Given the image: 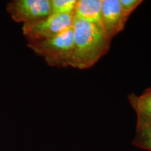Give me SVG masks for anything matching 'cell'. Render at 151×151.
I'll return each instance as SVG.
<instances>
[{
	"label": "cell",
	"instance_id": "1",
	"mask_svg": "<svg viewBox=\"0 0 151 151\" xmlns=\"http://www.w3.org/2000/svg\"><path fill=\"white\" fill-rule=\"evenodd\" d=\"M72 29L74 46L69 67L89 69L107 53L111 40L106 37L100 24L73 19Z\"/></svg>",
	"mask_w": 151,
	"mask_h": 151
},
{
	"label": "cell",
	"instance_id": "2",
	"mask_svg": "<svg viewBox=\"0 0 151 151\" xmlns=\"http://www.w3.org/2000/svg\"><path fill=\"white\" fill-rule=\"evenodd\" d=\"M73 46L72 27L50 39L37 43H28V47L38 55L43 58L49 66L60 68L69 67Z\"/></svg>",
	"mask_w": 151,
	"mask_h": 151
},
{
	"label": "cell",
	"instance_id": "3",
	"mask_svg": "<svg viewBox=\"0 0 151 151\" xmlns=\"http://www.w3.org/2000/svg\"><path fill=\"white\" fill-rule=\"evenodd\" d=\"M73 14L50 15L48 18L24 24L22 32L29 43H37L56 37L72 27Z\"/></svg>",
	"mask_w": 151,
	"mask_h": 151
},
{
	"label": "cell",
	"instance_id": "4",
	"mask_svg": "<svg viewBox=\"0 0 151 151\" xmlns=\"http://www.w3.org/2000/svg\"><path fill=\"white\" fill-rule=\"evenodd\" d=\"M6 10L13 20L24 24L45 19L50 15V0H14Z\"/></svg>",
	"mask_w": 151,
	"mask_h": 151
},
{
	"label": "cell",
	"instance_id": "5",
	"mask_svg": "<svg viewBox=\"0 0 151 151\" xmlns=\"http://www.w3.org/2000/svg\"><path fill=\"white\" fill-rule=\"evenodd\" d=\"M101 25L106 37L113 39L124 29L128 18L124 14L119 0H102Z\"/></svg>",
	"mask_w": 151,
	"mask_h": 151
},
{
	"label": "cell",
	"instance_id": "6",
	"mask_svg": "<svg viewBox=\"0 0 151 151\" xmlns=\"http://www.w3.org/2000/svg\"><path fill=\"white\" fill-rule=\"evenodd\" d=\"M102 3V0H77L73 19L100 24Z\"/></svg>",
	"mask_w": 151,
	"mask_h": 151
},
{
	"label": "cell",
	"instance_id": "7",
	"mask_svg": "<svg viewBox=\"0 0 151 151\" xmlns=\"http://www.w3.org/2000/svg\"><path fill=\"white\" fill-rule=\"evenodd\" d=\"M128 100L137 114V123L151 122V87L140 95L134 93L128 95Z\"/></svg>",
	"mask_w": 151,
	"mask_h": 151
},
{
	"label": "cell",
	"instance_id": "8",
	"mask_svg": "<svg viewBox=\"0 0 151 151\" xmlns=\"http://www.w3.org/2000/svg\"><path fill=\"white\" fill-rule=\"evenodd\" d=\"M132 144L139 148L151 151V122L137 123Z\"/></svg>",
	"mask_w": 151,
	"mask_h": 151
},
{
	"label": "cell",
	"instance_id": "9",
	"mask_svg": "<svg viewBox=\"0 0 151 151\" xmlns=\"http://www.w3.org/2000/svg\"><path fill=\"white\" fill-rule=\"evenodd\" d=\"M77 0H50V15L73 14Z\"/></svg>",
	"mask_w": 151,
	"mask_h": 151
},
{
	"label": "cell",
	"instance_id": "10",
	"mask_svg": "<svg viewBox=\"0 0 151 151\" xmlns=\"http://www.w3.org/2000/svg\"><path fill=\"white\" fill-rule=\"evenodd\" d=\"M124 15L129 18L134 11L143 2L141 0H119Z\"/></svg>",
	"mask_w": 151,
	"mask_h": 151
}]
</instances>
